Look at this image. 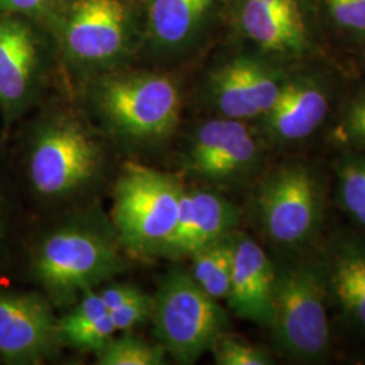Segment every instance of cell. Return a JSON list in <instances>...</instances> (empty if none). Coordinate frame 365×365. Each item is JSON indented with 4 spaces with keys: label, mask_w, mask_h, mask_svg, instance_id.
Here are the masks:
<instances>
[{
    "label": "cell",
    "mask_w": 365,
    "mask_h": 365,
    "mask_svg": "<svg viewBox=\"0 0 365 365\" xmlns=\"http://www.w3.org/2000/svg\"><path fill=\"white\" fill-rule=\"evenodd\" d=\"M261 1H264L265 4H268L269 7H272L280 13L299 16V11H298L295 0H261Z\"/></svg>",
    "instance_id": "f546056e"
},
{
    "label": "cell",
    "mask_w": 365,
    "mask_h": 365,
    "mask_svg": "<svg viewBox=\"0 0 365 365\" xmlns=\"http://www.w3.org/2000/svg\"><path fill=\"white\" fill-rule=\"evenodd\" d=\"M13 176L38 206L87 194L105 176L108 152L98 135L69 115L39 118L14 145Z\"/></svg>",
    "instance_id": "7a4b0ae2"
},
{
    "label": "cell",
    "mask_w": 365,
    "mask_h": 365,
    "mask_svg": "<svg viewBox=\"0 0 365 365\" xmlns=\"http://www.w3.org/2000/svg\"><path fill=\"white\" fill-rule=\"evenodd\" d=\"M210 352L218 365H272L274 356L268 349L227 333L222 334Z\"/></svg>",
    "instance_id": "cb8c5ba5"
},
{
    "label": "cell",
    "mask_w": 365,
    "mask_h": 365,
    "mask_svg": "<svg viewBox=\"0 0 365 365\" xmlns=\"http://www.w3.org/2000/svg\"><path fill=\"white\" fill-rule=\"evenodd\" d=\"M60 349L57 317L41 291L0 287V360L9 365H37Z\"/></svg>",
    "instance_id": "30bf717a"
},
{
    "label": "cell",
    "mask_w": 365,
    "mask_h": 365,
    "mask_svg": "<svg viewBox=\"0 0 365 365\" xmlns=\"http://www.w3.org/2000/svg\"><path fill=\"white\" fill-rule=\"evenodd\" d=\"M235 235H227L194 253L190 274L196 284L214 299L226 300L235 257Z\"/></svg>",
    "instance_id": "ffe728a7"
},
{
    "label": "cell",
    "mask_w": 365,
    "mask_h": 365,
    "mask_svg": "<svg viewBox=\"0 0 365 365\" xmlns=\"http://www.w3.org/2000/svg\"><path fill=\"white\" fill-rule=\"evenodd\" d=\"M252 211L261 233L272 244L300 252L317 238L325 221V182L309 164H282L261 179Z\"/></svg>",
    "instance_id": "8992f818"
},
{
    "label": "cell",
    "mask_w": 365,
    "mask_h": 365,
    "mask_svg": "<svg viewBox=\"0 0 365 365\" xmlns=\"http://www.w3.org/2000/svg\"><path fill=\"white\" fill-rule=\"evenodd\" d=\"M95 103L111 135L134 150L167 143L180 122V90L161 73L106 76L95 88Z\"/></svg>",
    "instance_id": "5b68a950"
},
{
    "label": "cell",
    "mask_w": 365,
    "mask_h": 365,
    "mask_svg": "<svg viewBox=\"0 0 365 365\" xmlns=\"http://www.w3.org/2000/svg\"><path fill=\"white\" fill-rule=\"evenodd\" d=\"M30 18L0 13V146L38 101L45 63Z\"/></svg>",
    "instance_id": "ba28073f"
},
{
    "label": "cell",
    "mask_w": 365,
    "mask_h": 365,
    "mask_svg": "<svg viewBox=\"0 0 365 365\" xmlns=\"http://www.w3.org/2000/svg\"><path fill=\"white\" fill-rule=\"evenodd\" d=\"M262 160L259 140L244 120L217 118L199 125L182 152V167L197 182L230 187L248 180Z\"/></svg>",
    "instance_id": "9c48e42d"
},
{
    "label": "cell",
    "mask_w": 365,
    "mask_h": 365,
    "mask_svg": "<svg viewBox=\"0 0 365 365\" xmlns=\"http://www.w3.org/2000/svg\"><path fill=\"white\" fill-rule=\"evenodd\" d=\"M0 164V272L11 261L19 238V206L15 178Z\"/></svg>",
    "instance_id": "603a6c76"
},
{
    "label": "cell",
    "mask_w": 365,
    "mask_h": 365,
    "mask_svg": "<svg viewBox=\"0 0 365 365\" xmlns=\"http://www.w3.org/2000/svg\"><path fill=\"white\" fill-rule=\"evenodd\" d=\"M339 206L365 229V152H354L336 164Z\"/></svg>",
    "instance_id": "44dd1931"
},
{
    "label": "cell",
    "mask_w": 365,
    "mask_h": 365,
    "mask_svg": "<svg viewBox=\"0 0 365 365\" xmlns=\"http://www.w3.org/2000/svg\"><path fill=\"white\" fill-rule=\"evenodd\" d=\"M274 262L250 235L235 232V257L227 309L262 327L274 319Z\"/></svg>",
    "instance_id": "5bb4252c"
},
{
    "label": "cell",
    "mask_w": 365,
    "mask_h": 365,
    "mask_svg": "<svg viewBox=\"0 0 365 365\" xmlns=\"http://www.w3.org/2000/svg\"><path fill=\"white\" fill-rule=\"evenodd\" d=\"M153 300L155 336L178 364H195L229 331V315L220 300L207 295L182 267L164 274Z\"/></svg>",
    "instance_id": "52a82bcc"
},
{
    "label": "cell",
    "mask_w": 365,
    "mask_h": 365,
    "mask_svg": "<svg viewBox=\"0 0 365 365\" xmlns=\"http://www.w3.org/2000/svg\"><path fill=\"white\" fill-rule=\"evenodd\" d=\"M274 262V344L288 361L313 364L330 348L329 297L324 267L317 256L289 252Z\"/></svg>",
    "instance_id": "3957f363"
},
{
    "label": "cell",
    "mask_w": 365,
    "mask_h": 365,
    "mask_svg": "<svg viewBox=\"0 0 365 365\" xmlns=\"http://www.w3.org/2000/svg\"><path fill=\"white\" fill-rule=\"evenodd\" d=\"M327 110V93L318 84L294 80L283 83L274 105L264 117L274 141L292 144L310 137L325 120Z\"/></svg>",
    "instance_id": "2e32d148"
},
{
    "label": "cell",
    "mask_w": 365,
    "mask_h": 365,
    "mask_svg": "<svg viewBox=\"0 0 365 365\" xmlns=\"http://www.w3.org/2000/svg\"><path fill=\"white\" fill-rule=\"evenodd\" d=\"M101 298L105 303L106 309L108 313L114 312L133 299L137 294L141 292V288L131 283H119V282H107L105 286L98 289Z\"/></svg>",
    "instance_id": "83f0119b"
},
{
    "label": "cell",
    "mask_w": 365,
    "mask_h": 365,
    "mask_svg": "<svg viewBox=\"0 0 365 365\" xmlns=\"http://www.w3.org/2000/svg\"><path fill=\"white\" fill-rule=\"evenodd\" d=\"M214 0H153L150 6V29L163 46L182 45L195 30Z\"/></svg>",
    "instance_id": "d6986e66"
},
{
    "label": "cell",
    "mask_w": 365,
    "mask_h": 365,
    "mask_svg": "<svg viewBox=\"0 0 365 365\" xmlns=\"http://www.w3.org/2000/svg\"><path fill=\"white\" fill-rule=\"evenodd\" d=\"M337 135L341 143L365 152V98L351 107Z\"/></svg>",
    "instance_id": "484cf974"
},
{
    "label": "cell",
    "mask_w": 365,
    "mask_h": 365,
    "mask_svg": "<svg viewBox=\"0 0 365 365\" xmlns=\"http://www.w3.org/2000/svg\"><path fill=\"white\" fill-rule=\"evenodd\" d=\"M153 304V297L146 294L144 289H141V292L137 294L133 299L108 314L114 322L117 331L126 333L133 331L134 329L143 327L146 322L152 321Z\"/></svg>",
    "instance_id": "d4e9b609"
},
{
    "label": "cell",
    "mask_w": 365,
    "mask_h": 365,
    "mask_svg": "<svg viewBox=\"0 0 365 365\" xmlns=\"http://www.w3.org/2000/svg\"><path fill=\"white\" fill-rule=\"evenodd\" d=\"M329 10L342 26L365 30V0H327Z\"/></svg>",
    "instance_id": "4316f807"
},
{
    "label": "cell",
    "mask_w": 365,
    "mask_h": 365,
    "mask_svg": "<svg viewBox=\"0 0 365 365\" xmlns=\"http://www.w3.org/2000/svg\"><path fill=\"white\" fill-rule=\"evenodd\" d=\"M54 0H0V13L37 18L48 11Z\"/></svg>",
    "instance_id": "f1b7e54d"
},
{
    "label": "cell",
    "mask_w": 365,
    "mask_h": 365,
    "mask_svg": "<svg viewBox=\"0 0 365 365\" xmlns=\"http://www.w3.org/2000/svg\"><path fill=\"white\" fill-rule=\"evenodd\" d=\"M25 274L52 302L69 309L87 291L129 268L110 218L99 207L71 214L31 235L24 245Z\"/></svg>",
    "instance_id": "6da1fadb"
},
{
    "label": "cell",
    "mask_w": 365,
    "mask_h": 365,
    "mask_svg": "<svg viewBox=\"0 0 365 365\" xmlns=\"http://www.w3.org/2000/svg\"><path fill=\"white\" fill-rule=\"evenodd\" d=\"M241 21L249 37L267 51H298L304 43L300 16L280 13L261 0H247Z\"/></svg>",
    "instance_id": "ac0fdd59"
},
{
    "label": "cell",
    "mask_w": 365,
    "mask_h": 365,
    "mask_svg": "<svg viewBox=\"0 0 365 365\" xmlns=\"http://www.w3.org/2000/svg\"><path fill=\"white\" fill-rule=\"evenodd\" d=\"M330 307L342 325L365 337V232L341 230L319 252Z\"/></svg>",
    "instance_id": "7c38bea8"
},
{
    "label": "cell",
    "mask_w": 365,
    "mask_h": 365,
    "mask_svg": "<svg viewBox=\"0 0 365 365\" xmlns=\"http://www.w3.org/2000/svg\"><path fill=\"white\" fill-rule=\"evenodd\" d=\"M167 354L158 341L149 342L126 331L119 337L114 336L95 356L99 365H163L167 363Z\"/></svg>",
    "instance_id": "7402d4cb"
},
{
    "label": "cell",
    "mask_w": 365,
    "mask_h": 365,
    "mask_svg": "<svg viewBox=\"0 0 365 365\" xmlns=\"http://www.w3.org/2000/svg\"><path fill=\"white\" fill-rule=\"evenodd\" d=\"M240 211L212 188H184L179 220L160 259L180 261L238 230Z\"/></svg>",
    "instance_id": "4fadbf2b"
},
{
    "label": "cell",
    "mask_w": 365,
    "mask_h": 365,
    "mask_svg": "<svg viewBox=\"0 0 365 365\" xmlns=\"http://www.w3.org/2000/svg\"><path fill=\"white\" fill-rule=\"evenodd\" d=\"M182 180L164 170L126 161L113 188L110 221L133 260L160 259L179 220Z\"/></svg>",
    "instance_id": "277c9868"
},
{
    "label": "cell",
    "mask_w": 365,
    "mask_h": 365,
    "mask_svg": "<svg viewBox=\"0 0 365 365\" xmlns=\"http://www.w3.org/2000/svg\"><path fill=\"white\" fill-rule=\"evenodd\" d=\"M128 13L120 0H78L66 19L64 46L83 68L113 66L126 48Z\"/></svg>",
    "instance_id": "8fae6325"
},
{
    "label": "cell",
    "mask_w": 365,
    "mask_h": 365,
    "mask_svg": "<svg viewBox=\"0 0 365 365\" xmlns=\"http://www.w3.org/2000/svg\"><path fill=\"white\" fill-rule=\"evenodd\" d=\"M117 333L98 288L87 291L61 318H57L60 348L98 354Z\"/></svg>",
    "instance_id": "e0dca14e"
},
{
    "label": "cell",
    "mask_w": 365,
    "mask_h": 365,
    "mask_svg": "<svg viewBox=\"0 0 365 365\" xmlns=\"http://www.w3.org/2000/svg\"><path fill=\"white\" fill-rule=\"evenodd\" d=\"M283 83L274 71L250 58H235L217 69L210 80L211 101L222 117L247 120L265 115L274 105Z\"/></svg>",
    "instance_id": "9a60e30c"
}]
</instances>
